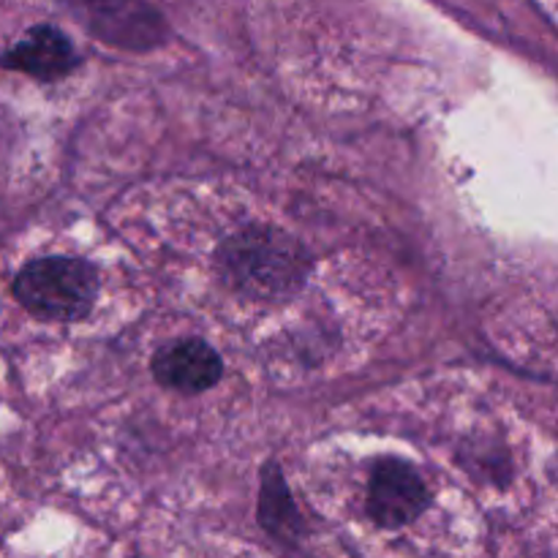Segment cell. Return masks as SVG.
<instances>
[{
	"instance_id": "8992f818",
	"label": "cell",
	"mask_w": 558,
	"mask_h": 558,
	"mask_svg": "<svg viewBox=\"0 0 558 558\" xmlns=\"http://www.w3.org/2000/svg\"><path fill=\"white\" fill-rule=\"evenodd\" d=\"M0 65L25 71L36 80H60L76 65V52L58 27L38 25L0 58Z\"/></svg>"
},
{
	"instance_id": "ba28073f",
	"label": "cell",
	"mask_w": 558,
	"mask_h": 558,
	"mask_svg": "<svg viewBox=\"0 0 558 558\" xmlns=\"http://www.w3.org/2000/svg\"><path fill=\"white\" fill-rule=\"evenodd\" d=\"M550 480H554V483L558 485V458H556L554 466H550Z\"/></svg>"
},
{
	"instance_id": "6da1fadb",
	"label": "cell",
	"mask_w": 558,
	"mask_h": 558,
	"mask_svg": "<svg viewBox=\"0 0 558 558\" xmlns=\"http://www.w3.org/2000/svg\"><path fill=\"white\" fill-rule=\"evenodd\" d=\"M223 276L251 298H287L308 276V256L303 245L287 232L270 227H251L234 234L221 248Z\"/></svg>"
},
{
	"instance_id": "7a4b0ae2",
	"label": "cell",
	"mask_w": 558,
	"mask_h": 558,
	"mask_svg": "<svg viewBox=\"0 0 558 558\" xmlns=\"http://www.w3.org/2000/svg\"><path fill=\"white\" fill-rule=\"evenodd\" d=\"M14 294L38 319L74 322L90 311L98 276L93 265L74 256H47L31 262L16 276Z\"/></svg>"
},
{
	"instance_id": "52a82bcc",
	"label": "cell",
	"mask_w": 558,
	"mask_h": 558,
	"mask_svg": "<svg viewBox=\"0 0 558 558\" xmlns=\"http://www.w3.org/2000/svg\"><path fill=\"white\" fill-rule=\"evenodd\" d=\"M259 523L281 543H298L300 534H303L298 507H294L292 496L283 485V477L276 469H267L265 474V485H262L259 496Z\"/></svg>"
},
{
	"instance_id": "3957f363",
	"label": "cell",
	"mask_w": 558,
	"mask_h": 558,
	"mask_svg": "<svg viewBox=\"0 0 558 558\" xmlns=\"http://www.w3.org/2000/svg\"><path fill=\"white\" fill-rule=\"evenodd\" d=\"M93 36L112 47L150 49L167 38L161 14L145 0H60Z\"/></svg>"
},
{
	"instance_id": "277c9868",
	"label": "cell",
	"mask_w": 558,
	"mask_h": 558,
	"mask_svg": "<svg viewBox=\"0 0 558 558\" xmlns=\"http://www.w3.org/2000/svg\"><path fill=\"white\" fill-rule=\"evenodd\" d=\"M430 505L423 477L403 461H381L371 474L368 512L381 529H403Z\"/></svg>"
},
{
	"instance_id": "5b68a950",
	"label": "cell",
	"mask_w": 558,
	"mask_h": 558,
	"mask_svg": "<svg viewBox=\"0 0 558 558\" xmlns=\"http://www.w3.org/2000/svg\"><path fill=\"white\" fill-rule=\"evenodd\" d=\"M153 374L163 387L202 392L221 379V357L205 341H178L156 354Z\"/></svg>"
}]
</instances>
